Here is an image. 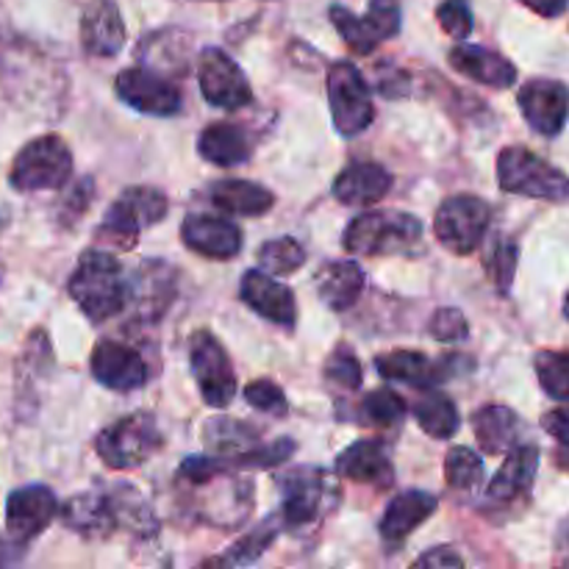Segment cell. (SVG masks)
Returning a JSON list of instances; mask_svg holds the SVG:
<instances>
[{"instance_id": "cell-13", "label": "cell", "mask_w": 569, "mask_h": 569, "mask_svg": "<svg viewBox=\"0 0 569 569\" xmlns=\"http://www.w3.org/2000/svg\"><path fill=\"white\" fill-rule=\"evenodd\" d=\"M176 270L161 259H148L139 264L128 283V306L137 322H159L176 298Z\"/></svg>"}, {"instance_id": "cell-22", "label": "cell", "mask_w": 569, "mask_h": 569, "mask_svg": "<svg viewBox=\"0 0 569 569\" xmlns=\"http://www.w3.org/2000/svg\"><path fill=\"white\" fill-rule=\"evenodd\" d=\"M448 59L456 72L467 76L470 81L483 83V87L509 89L517 81V67L495 50L481 48V44H456Z\"/></svg>"}, {"instance_id": "cell-17", "label": "cell", "mask_w": 569, "mask_h": 569, "mask_svg": "<svg viewBox=\"0 0 569 569\" xmlns=\"http://www.w3.org/2000/svg\"><path fill=\"white\" fill-rule=\"evenodd\" d=\"M61 520L70 531L83 539H106L122 528L120 506H117L114 489H92L70 498L61 509Z\"/></svg>"}, {"instance_id": "cell-23", "label": "cell", "mask_w": 569, "mask_h": 569, "mask_svg": "<svg viewBox=\"0 0 569 569\" xmlns=\"http://www.w3.org/2000/svg\"><path fill=\"white\" fill-rule=\"evenodd\" d=\"M337 472L356 483H378V487H392L395 467L389 459L387 445L378 439H361L345 448L337 459Z\"/></svg>"}, {"instance_id": "cell-37", "label": "cell", "mask_w": 569, "mask_h": 569, "mask_svg": "<svg viewBox=\"0 0 569 569\" xmlns=\"http://www.w3.org/2000/svg\"><path fill=\"white\" fill-rule=\"evenodd\" d=\"M259 261L272 276H292L306 264V250L292 237H278L261 244Z\"/></svg>"}, {"instance_id": "cell-26", "label": "cell", "mask_w": 569, "mask_h": 569, "mask_svg": "<svg viewBox=\"0 0 569 569\" xmlns=\"http://www.w3.org/2000/svg\"><path fill=\"white\" fill-rule=\"evenodd\" d=\"M317 295L331 311H348L365 292V270L353 259L328 261L317 272Z\"/></svg>"}, {"instance_id": "cell-43", "label": "cell", "mask_w": 569, "mask_h": 569, "mask_svg": "<svg viewBox=\"0 0 569 569\" xmlns=\"http://www.w3.org/2000/svg\"><path fill=\"white\" fill-rule=\"evenodd\" d=\"M517 244L515 242H498L495 250L489 253L487 259V272L495 283H498L500 292H509L511 281H515V272H517Z\"/></svg>"}, {"instance_id": "cell-38", "label": "cell", "mask_w": 569, "mask_h": 569, "mask_svg": "<svg viewBox=\"0 0 569 569\" xmlns=\"http://www.w3.org/2000/svg\"><path fill=\"white\" fill-rule=\"evenodd\" d=\"M328 17H331V22L337 26L339 37L345 39V44H348L356 56H370L372 50L378 48L376 37H372L370 28H367L365 17H356L348 6L333 3L331 9H328Z\"/></svg>"}, {"instance_id": "cell-41", "label": "cell", "mask_w": 569, "mask_h": 569, "mask_svg": "<svg viewBox=\"0 0 569 569\" xmlns=\"http://www.w3.org/2000/svg\"><path fill=\"white\" fill-rule=\"evenodd\" d=\"M242 395L256 411H264V415L283 417V415H287V409H289V403H287V398H283L281 387H278V383H272V381H267V378H261V381H250L248 387L242 389Z\"/></svg>"}, {"instance_id": "cell-7", "label": "cell", "mask_w": 569, "mask_h": 569, "mask_svg": "<svg viewBox=\"0 0 569 569\" xmlns=\"http://www.w3.org/2000/svg\"><path fill=\"white\" fill-rule=\"evenodd\" d=\"M328 103H331L333 126L342 137H356V133L367 131L370 122L376 120V103H372V92L367 87L365 76L350 61H337L331 64L326 78Z\"/></svg>"}, {"instance_id": "cell-5", "label": "cell", "mask_w": 569, "mask_h": 569, "mask_svg": "<svg viewBox=\"0 0 569 569\" xmlns=\"http://www.w3.org/2000/svg\"><path fill=\"white\" fill-rule=\"evenodd\" d=\"M278 489H281V520L289 528L315 526L339 498L333 476L317 467L289 470L287 476L278 478Z\"/></svg>"}, {"instance_id": "cell-21", "label": "cell", "mask_w": 569, "mask_h": 569, "mask_svg": "<svg viewBox=\"0 0 569 569\" xmlns=\"http://www.w3.org/2000/svg\"><path fill=\"white\" fill-rule=\"evenodd\" d=\"M539 470V448L531 442H520L506 453L503 467L495 472L492 483L487 487V498L492 503H515L517 498L531 492L533 478Z\"/></svg>"}, {"instance_id": "cell-15", "label": "cell", "mask_w": 569, "mask_h": 569, "mask_svg": "<svg viewBox=\"0 0 569 569\" xmlns=\"http://www.w3.org/2000/svg\"><path fill=\"white\" fill-rule=\"evenodd\" d=\"M522 117L542 137H556L567 126L569 87L553 78H533L517 94Z\"/></svg>"}, {"instance_id": "cell-40", "label": "cell", "mask_w": 569, "mask_h": 569, "mask_svg": "<svg viewBox=\"0 0 569 569\" xmlns=\"http://www.w3.org/2000/svg\"><path fill=\"white\" fill-rule=\"evenodd\" d=\"M326 378L342 389L361 387V361L356 359V353L348 348V345H339V348L328 356Z\"/></svg>"}, {"instance_id": "cell-29", "label": "cell", "mask_w": 569, "mask_h": 569, "mask_svg": "<svg viewBox=\"0 0 569 569\" xmlns=\"http://www.w3.org/2000/svg\"><path fill=\"white\" fill-rule=\"evenodd\" d=\"M211 203L226 214L242 217H261L276 206V198L267 187L244 178H228L211 187Z\"/></svg>"}, {"instance_id": "cell-9", "label": "cell", "mask_w": 569, "mask_h": 569, "mask_svg": "<svg viewBox=\"0 0 569 569\" xmlns=\"http://www.w3.org/2000/svg\"><path fill=\"white\" fill-rule=\"evenodd\" d=\"M489 220H492V209L487 200L476 198V194H453L439 206L433 233L450 253L470 256L481 248L489 231Z\"/></svg>"}, {"instance_id": "cell-1", "label": "cell", "mask_w": 569, "mask_h": 569, "mask_svg": "<svg viewBox=\"0 0 569 569\" xmlns=\"http://www.w3.org/2000/svg\"><path fill=\"white\" fill-rule=\"evenodd\" d=\"M128 283L122 264L109 250H87L70 276L67 292L87 320L106 322L126 311Z\"/></svg>"}, {"instance_id": "cell-33", "label": "cell", "mask_w": 569, "mask_h": 569, "mask_svg": "<svg viewBox=\"0 0 569 569\" xmlns=\"http://www.w3.org/2000/svg\"><path fill=\"white\" fill-rule=\"evenodd\" d=\"M278 533H281V526H278V517H270V520L261 522L259 528H253V531H250L248 537L239 539V542L233 545V548L228 550V553L222 556V559L217 561V565H226V567L253 565V561H259L261 553H264V550L270 548L272 542H276Z\"/></svg>"}, {"instance_id": "cell-31", "label": "cell", "mask_w": 569, "mask_h": 569, "mask_svg": "<svg viewBox=\"0 0 569 569\" xmlns=\"http://www.w3.org/2000/svg\"><path fill=\"white\" fill-rule=\"evenodd\" d=\"M422 398L415 403V420L428 437L433 439H450L461 426L459 409H456L453 400L442 392H433V389H422Z\"/></svg>"}, {"instance_id": "cell-20", "label": "cell", "mask_w": 569, "mask_h": 569, "mask_svg": "<svg viewBox=\"0 0 569 569\" xmlns=\"http://www.w3.org/2000/svg\"><path fill=\"white\" fill-rule=\"evenodd\" d=\"M81 44L89 56L111 59L126 44V22L114 0H94L81 17Z\"/></svg>"}, {"instance_id": "cell-44", "label": "cell", "mask_w": 569, "mask_h": 569, "mask_svg": "<svg viewBox=\"0 0 569 569\" xmlns=\"http://www.w3.org/2000/svg\"><path fill=\"white\" fill-rule=\"evenodd\" d=\"M428 331L437 342H461L470 333V326H467V317L459 309H439Z\"/></svg>"}, {"instance_id": "cell-48", "label": "cell", "mask_w": 569, "mask_h": 569, "mask_svg": "<svg viewBox=\"0 0 569 569\" xmlns=\"http://www.w3.org/2000/svg\"><path fill=\"white\" fill-rule=\"evenodd\" d=\"M559 548L561 550H569V515H567V520L561 522V528H559Z\"/></svg>"}, {"instance_id": "cell-30", "label": "cell", "mask_w": 569, "mask_h": 569, "mask_svg": "<svg viewBox=\"0 0 569 569\" xmlns=\"http://www.w3.org/2000/svg\"><path fill=\"white\" fill-rule=\"evenodd\" d=\"M198 153L203 156L209 164L217 167H237L248 161L250 144L248 137L233 122H211L200 131L198 137Z\"/></svg>"}, {"instance_id": "cell-12", "label": "cell", "mask_w": 569, "mask_h": 569, "mask_svg": "<svg viewBox=\"0 0 569 569\" xmlns=\"http://www.w3.org/2000/svg\"><path fill=\"white\" fill-rule=\"evenodd\" d=\"M117 98L150 117H172L181 111V92L172 81L148 67H128L114 81Z\"/></svg>"}, {"instance_id": "cell-18", "label": "cell", "mask_w": 569, "mask_h": 569, "mask_svg": "<svg viewBox=\"0 0 569 569\" xmlns=\"http://www.w3.org/2000/svg\"><path fill=\"white\" fill-rule=\"evenodd\" d=\"M181 237L189 250L206 259L228 261L242 250V231L220 214H189L181 226Z\"/></svg>"}, {"instance_id": "cell-45", "label": "cell", "mask_w": 569, "mask_h": 569, "mask_svg": "<svg viewBox=\"0 0 569 569\" xmlns=\"http://www.w3.org/2000/svg\"><path fill=\"white\" fill-rule=\"evenodd\" d=\"M542 428L550 433V437L559 439L565 448H569V406H561V409H553L545 415Z\"/></svg>"}, {"instance_id": "cell-14", "label": "cell", "mask_w": 569, "mask_h": 569, "mask_svg": "<svg viewBox=\"0 0 569 569\" xmlns=\"http://www.w3.org/2000/svg\"><path fill=\"white\" fill-rule=\"evenodd\" d=\"M59 515V500L42 483L20 487L6 500V531L17 545H26L48 531L53 517Z\"/></svg>"}, {"instance_id": "cell-25", "label": "cell", "mask_w": 569, "mask_h": 569, "mask_svg": "<svg viewBox=\"0 0 569 569\" xmlns=\"http://www.w3.org/2000/svg\"><path fill=\"white\" fill-rule=\"evenodd\" d=\"M439 500L431 492H422V489H409V492H400L392 503L387 506L381 517V537L387 542H403L409 539L417 528L426 520H431L433 511H437Z\"/></svg>"}, {"instance_id": "cell-27", "label": "cell", "mask_w": 569, "mask_h": 569, "mask_svg": "<svg viewBox=\"0 0 569 569\" xmlns=\"http://www.w3.org/2000/svg\"><path fill=\"white\" fill-rule=\"evenodd\" d=\"M472 431H476V439L483 453L500 456L509 453L511 448H517L522 442L526 426H522V420L509 406H483L472 417Z\"/></svg>"}, {"instance_id": "cell-2", "label": "cell", "mask_w": 569, "mask_h": 569, "mask_svg": "<svg viewBox=\"0 0 569 569\" xmlns=\"http://www.w3.org/2000/svg\"><path fill=\"white\" fill-rule=\"evenodd\" d=\"M422 222L406 211H365L345 228L342 244L350 256H403L420 244Z\"/></svg>"}, {"instance_id": "cell-34", "label": "cell", "mask_w": 569, "mask_h": 569, "mask_svg": "<svg viewBox=\"0 0 569 569\" xmlns=\"http://www.w3.org/2000/svg\"><path fill=\"white\" fill-rule=\"evenodd\" d=\"M445 478L456 492H472L483 481V459L470 448H453L445 459Z\"/></svg>"}, {"instance_id": "cell-46", "label": "cell", "mask_w": 569, "mask_h": 569, "mask_svg": "<svg viewBox=\"0 0 569 569\" xmlns=\"http://www.w3.org/2000/svg\"><path fill=\"white\" fill-rule=\"evenodd\" d=\"M417 567H437V569H445V567H461L465 565V559H461L459 553H456L453 548H433L428 550V553H422L420 559L415 561Z\"/></svg>"}, {"instance_id": "cell-42", "label": "cell", "mask_w": 569, "mask_h": 569, "mask_svg": "<svg viewBox=\"0 0 569 569\" xmlns=\"http://www.w3.org/2000/svg\"><path fill=\"white\" fill-rule=\"evenodd\" d=\"M437 20L439 26L445 28V33H450L453 39L465 42L467 37L472 33V9L467 0H442L437 9Z\"/></svg>"}, {"instance_id": "cell-10", "label": "cell", "mask_w": 569, "mask_h": 569, "mask_svg": "<svg viewBox=\"0 0 569 569\" xmlns=\"http://www.w3.org/2000/svg\"><path fill=\"white\" fill-rule=\"evenodd\" d=\"M189 361L203 403L211 409H226L237 398V376L220 339L209 331H194L189 339Z\"/></svg>"}, {"instance_id": "cell-49", "label": "cell", "mask_w": 569, "mask_h": 569, "mask_svg": "<svg viewBox=\"0 0 569 569\" xmlns=\"http://www.w3.org/2000/svg\"><path fill=\"white\" fill-rule=\"evenodd\" d=\"M565 317L569 320V292H567V298H565Z\"/></svg>"}, {"instance_id": "cell-8", "label": "cell", "mask_w": 569, "mask_h": 569, "mask_svg": "<svg viewBox=\"0 0 569 569\" xmlns=\"http://www.w3.org/2000/svg\"><path fill=\"white\" fill-rule=\"evenodd\" d=\"M156 448H159V428L148 411H137L111 422L94 439L100 461L111 470H133L144 465Z\"/></svg>"}, {"instance_id": "cell-28", "label": "cell", "mask_w": 569, "mask_h": 569, "mask_svg": "<svg viewBox=\"0 0 569 569\" xmlns=\"http://www.w3.org/2000/svg\"><path fill=\"white\" fill-rule=\"evenodd\" d=\"M376 370L387 381H398L415 389H433L442 381V365H433L428 356L417 353V350H392V353L378 356Z\"/></svg>"}, {"instance_id": "cell-19", "label": "cell", "mask_w": 569, "mask_h": 569, "mask_svg": "<svg viewBox=\"0 0 569 569\" xmlns=\"http://www.w3.org/2000/svg\"><path fill=\"white\" fill-rule=\"evenodd\" d=\"M239 295L244 303L264 320L276 322V326L292 328L298 320V306H295L292 289L278 283L270 272L264 270H248L239 283Z\"/></svg>"}, {"instance_id": "cell-11", "label": "cell", "mask_w": 569, "mask_h": 569, "mask_svg": "<svg viewBox=\"0 0 569 569\" xmlns=\"http://www.w3.org/2000/svg\"><path fill=\"white\" fill-rule=\"evenodd\" d=\"M198 81L206 103L217 109H242L253 100V89L242 67L220 48L200 50Z\"/></svg>"}, {"instance_id": "cell-39", "label": "cell", "mask_w": 569, "mask_h": 569, "mask_svg": "<svg viewBox=\"0 0 569 569\" xmlns=\"http://www.w3.org/2000/svg\"><path fill=\"white\" fill-rule=\"evenodd\" d=\"M367 28L376 37V42H387V39L398 37L400 22H403V14H400L398 0H370L365 14Z\"/></svg>"}, {"instance_id": "cell-16", "label": "cell", "mask_w": 569, "mask_h": 569, "mask_svg": "<svg viewBox=\"0 0 569 569\" xmlns=\"http://www.w3.org/2000/svg\"><path fill=\"white\" fill-rule=\"evenodd\" d=\"M94 381L103 383L111 392H133L148 383V365L131 345L114 342V339H100L92 350Z\"/></svg>"}, {"instance_id": "cell-35", "label": "cell", "mask_w": 569, "mask_h": 569, "mask_svg": "<svg viewBox=\"0 0 569 569\" xmlns=\"http://www.w3.org/2000/svg\"><path fill=\"white\" fill-rule=\"evenodd\" d=\"M533 367L548 398L569 400V350H542Z\"/></svg>"}, {"instance_id": "cell-32", "label": "cell", "mask_w": 569, "mask_h": 569, "mask_svg": "<svg viewBox=\"0 0 569 569\" xmlns=\"http://www.w3.org/2000/svg\"><path fill=\"white\" fill-rule=\"evenodd\" d=\"M359 420L372 428H392L400 426L406 417V400L395 389H376L367 395L359 406Z\"/></svg>"}, {"instance_id": "cell-47", "label": "cell", "mask_w": 569, "mask_h": 569, "mask_svg": "<svg viewBox=\"0 0 569 569\" xmlns=\"http://www.w3.org/2000/svg\"><path fill=\"white\" fill-rule=\"evenodd\" d=\"M520 3H526L528 9L542 17H559L567 11L569 0H520Z\"/></svg>"}, {"instance_id": "cell-24", "label": "cell", "mask_w": 569, "mask_h": 569, "mask_svg": "<svg viewBox=\"0 0 569 569\" xmlns=\"http://www.w3.org/2000/svg\"><path fill=\"white\" fill-rule=\"evenodd\" d=\"M392 189V172L376 161H356L333 181V198L345 206H372Z\"/></svg>"}, {"instance_id": "cell-6", "label": "cell", "mask_w": 569, "mask_h": 569, "mask_svg": "<svg viewBox=\"0 0 569 569\" xmlns=\"http://www.w3.org/2000/svg\"><path fill=\"white\" fill-rule=\"evenodd\" d=\"M164 192L153 187H131L109 206V214L100 222L98 239H109L117 248L128 250L137 244V237L144 228L156 226L167 217Z\"/></svg>"}, {"instance_id": "cell-36", "label": "cell", "mask_w": 569, "mask_h": 569, "mask_svg": "<svg viewBox=\"0 0 569 569\" xmlns=\"http://www.w3.org/2000/svg\"><path fill=\"white\" fill-rule=\"evenodd\" d=\"M256 437H259V433H256L253 428L242 426V422L211 420L209 426H206V442L214 450H220L222 456H237L244 453V450L259 448V445H256Z\"/></svg>"}, {"instance_id": "cell-3", "label": "cell", "mask_w": 569, "mask_h": 569, "mask_svg": "<svg viewBox=\"0 0 569 569\" xmlns=\"http://www.w3.org/2000/svg\"><path fill=\"white\" fill-rule=\"evenodd\" d=\"M498 183L503 192L522 194V198L550 200V203L569 200V178L565 172L520 144L506 148L498 156Z\"/></svg>"}, {"instance_id": "cell-4", "label": "cell", "mask_w": 569, "mask_h": 569, "mask_svg": "<svg viewBox=\"0 0 569 569\" xmlns=\"http://www.w3.org/2000/svg\"><path fill=\"white\" fill-rule=\"evenodd\" d=\"M72 176V153L56 133L31 139L11 161L9 181L20 192H44L61 189Z\"/></svg>"}]
</instances>
